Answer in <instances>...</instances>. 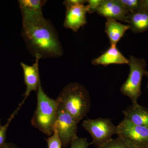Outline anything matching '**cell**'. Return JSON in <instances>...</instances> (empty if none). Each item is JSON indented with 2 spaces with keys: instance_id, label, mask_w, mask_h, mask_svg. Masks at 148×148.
<instances>
[{
  "instance_id": "obj_1",
  "label": "cell",
  "mask_w": 148,
  "mask_h": 148,
  "mask_svg": "<svg viewBox=\"0 0 148 148\" xmlns=\"http://www.w3.org/2000/svg\"><path fill=\"white\" fill-rule=\"evenodd\" d=\"M21 36L30 53L41 59L60 57L64 53L58 34L43 14L22 19Z\"/></svg>"
},
{
  "instance_id": "obj_2",
  "label": "cell",
  "mask_w": 148,
  "mask_h": 148,
  "mask_svg": "<svg viewBox=\"0 0 148 148\" xmlns=\"http://www.w3.org/2000/svg\"><path fill=\"white\" fill-rule=\"evenodd\" d=\"M56 100L58 107L71 115L78 123L86 116L91 106L88 91L77 82L67 85Z\"/></svg>"
},
{
  "instance_id": "obj_3",
  "label": "cell",
  "mask_w": 148,
  "mask_h": 148,
  "mask_svg": "<svg viewBox=\"0 0 148 148\" xmlns=\"http://www.w3.org/2000/svg\"><path fill=\"white\" fill-rule=\"evenodd\" d=\"M37 106L32 119L34 127L47 136L53 134L58 106L57 101L46 94L40 83L37 92Z\"/></svg>"
},
{
  "instance_id": "obj_4",
  "label": "cell",
  "mask_w": 148,
  "mask_h": 148,
  "mask_svg": "<svg viewBox=\"0 0 148 148\" xmlns=\"http://www.w3.org/2000/svg\"><path fill=\"white\" fill-rule=\"evenodd\" d=\"M130 71L127 80L121 88V92L127 96L132 101V105L138 106V100L142 94L141 84L146 71L147 62L144 58L130 56L128 59Z\"/></svg>"
},
{
  "instance_id": "obj_5",
  "label": "cell",
  "mask_w": 148,
  "mask_h": 148,
  "mask_svg": "<svg viewBox=\"0 0 148 148\" xmlns=\"http://www.w3.org/2000/svg\"><path fill=\"white\" fill-rule=\"evenodd\" d=\"M82 126L90 133L92 139L91 144L97 148L102 147L117 134V127L109 118L85 120L83 122Z\"/></svg>"
},
{
  "instance_id": "obj_6",
  "label": "cell",
  "mask_w": 148,
  "mask_h": 148,
  "mask_svg": "<svg viewBox=\"0 0 148 148\" xmlns=\"http://www.w3.org/2000/svg\"><path fill=\"white\" fill-rule=\"evenodd\" d=\"M118 137L129 148H148V129L124 119L117 125Z\"/></svg>"
},
{
  "instance_id": "obj_7",
  "label": "cell",
  "mask_w": 148,
  "mask_h": 148,
  "mask_svg": "<svg viewBox=\"0 0 148 148\" xmlns=\"http://www.w3.org/2000/svg\"><path fill=\"white\" fill-rule=\"evenodd\" d=\"M77 124L71 115L58 107L53 130H56L58 132L63 147L71 145L73 141L78 138Z\"/></svg>"
},
{
  "instance_id": "obj_8",
  "label": "cell",
  "mask_w": 148,
  "mask_h": 148,
  "mask_svg": "<svg viewBox=\"0 0 148 148\" xmlns=\"http://www.w3.org/2000/svg\"><path fill=\"white\" fill-rule=\"evenodd\" d=\"M35 63L32 66L21 62L20 65L24 72V82L27 86L26 91L23 96L24 100L21 102L24 104L25 100L28 98L32 91L37 92L39 85L40 82L39 71V61L41 59L38 56L36 57Z\"/></svg>"
},
{
  "instance_id": "obj_9",
  "label": "cell",
  "mask_w": 148,
  "mask_h": 148,
  "mask_svg": "<svg viewBox=\"0 0 148 148\" xmlns=\"http://www.w3.org/2000/svg\"><path fill=\"white\" fill-rule=\"evenodd\" d=\"M66 17L64 26L77 32L80 28L87 24L86 15L87 7L85 5H78L66 8Z\"/></svg>"
},
{
  "instance_id": "obj_10",
  "label": "cell",
  "mask_w": 148,
  "mask_h": 148,
  "mask_svg": "<svg viewBox=\"0 0 148 148\" xmlns=\"http://www.w3.org/2000/svg\"><path fill=\"white\" fill-rule=\"evenodd\" d=\"M97 12L106 18L127 23L129 13L125 10L118 0H103Z\"/></svg>"
},
{
  "instance_id": "obj_11",
  "label": "cell",
  "mask_w": 148,
  "mask_h": 148,
  "mask_svg": "<svg viewBox=\"0 0 148 148\" xmlns=\"http://www.w3.org/2000/svg\"><path fill=\"white\" fill-rule=\"evenodd\" d=\"M92 64L95 66H104L111 64H128V59L125 57L118 49L116 45H111L103 54L92 59Z\"/></svg>"
},
{
  "instance_id": "obj_12",
  "label": "cell",
  "mask_w": 148,
  "mask_h": 148,
  "mask_svg": "<svg viewBox=\"0 0 148 148\" xmlns=\"http://www.w3.org/2000/svg\"><path fill=\"white\" fill-rule=\"evenodd\" d=\"M124 118L133 124L148 129V108L138 105H131L123 111Z\"/></svg>"
},
{
  "instance_id": "obj_13",
  "label": "cell",
  "mask_w": 148,
  "mask_h": 148,
  "mask_svg": "<svg viewBox=\"0 0 148 148\" xmlns=\"http://www.w3.org/2000/svg\"><path fill=\"white\" fill-rule=\"evenodd\" d=\"M129 29L128 24H121L114 19L106 18L105 32L108 37L111 45H116Z\"/></svg>"
},
{
  "instance_id": "obj_14",
  "label": "cell",
  "mask_w": 148,
  "mask_h": 148,
  "mask_svg": "<svg viewBox=\"0 0 148 148\" xmlns=\"http://www.w3.org/2000/svg\"><path fill=\"white\" fill-rule=\"evenodd\" d=\"M127 24L129 29L135 34L147 32L148 31V12L129 13Z\"/></svg>"
},
{
  "instance_id": "obj_15",
  "label": "cell",
  "mask_w": 148,
  "mask_h": 148,
  "mask_svg": "<svg viewBox=\"0 0 148 148\" xmlns=\"http://www.w3.org/2000/svg\"><path fill=\"white\" fill-rule=\"evenodd\" d=\"M46 2L43 0L18 1L22 18L42 14V7Z\"/></svg>"
},
{
  "instance_id": "obj_16",
  "label": "cell",
  "mask_w": 148,
  "mask_h": 148,
  "mask_svg": "<svg viewBox=\"0 0 148 148\" xmlns=\"http://www.w3.org/2000/svg\"><path fill=\"white\" fill-rule=\"evenodd\" d=\"M23 105L21 103L19 104L18 108L13 112V113L10 116L8 119L6 123L4 125L1 126L0 127V148L2 147L6 143V132L7 131L9 125L10 124L11 122L13 119L14 118L17 114L18 111L20 110L21 106Z\"/></svg>"
},
{
  "instance_id": "obj_17",
  "label": "cell",
  "mask_w": 148,
  "mask_h": 148,
  "mask_svg": "<svg viewBox=\"0 0 148 148\" xmlns=\"http://www.w3.org/2000/svg\"><path fill=\"white\" fill-rule=\"evenodd\" d=\"M125 10L129 13L138 12L140 0H118Z\"/></svg>"
},
{
  "instance_id": "obj_18",
  "label": "cell",
  "mask_w": 148,
  "mask_h": 148,
  "mask_svg": "<svg viewBox=\"0 0 148 148\" xmlns=\"http://www.w3.org/2000/svg\"><path fill=\"white\" fill-rule=\"evenodd\" d=\"M48 148H61L62 144L56 130L53 129V135L45 139Z\"/></svg>"
},
{
  "instance_id": "obj_19",
  "label": "cell",
  "mask_w": 148,
  "mask_h": 148,
  "mask_svg": "<svg viewBox=\"0 0 148 148\" xmlns=\"http://www.w3.org/2000/svg\"><path fill=\"white\" fill-rule=\"evenodd\" d=\"M101 148H129L119 137L112 139Z\"/></svg>"
},
{
  "instance_id": "obj_20",
  "label": "cell",
  "mask_w": 148,
  "mask_h": 148,
  "mask_svg": "<svg viewBox=\"0 0 148 148\" xmlns=\"http://www.w3.org/2000/svg\"><path fill=\"white\" fill-rule=\"evenodd\" d=\"M91 144L88 142L87 138L78 137L73 141L70 148H88Z\"/></svg>"
},
{
  "instance_id": "obj_21",
  "label": "cell",
  "mask_w": 148,
  "mask_h": 148,
  "mask_svg": "<svg viewBox=\"0 0 148 148\" xmlns=\"http://www.w3.org/2000/svg\"><path fill=\"white\" fill-rule=\"evenodd\" d=\"M103 0H87L88 12L91 14L97 12Z\"/></svg>"
},
{
  "instance_id": "obj_22",
  "label": "cell",
  "mask_w": 148,
  "mask_h": 148,
  "mask_svg": "<svg viewBox=\"0 0 148 148\" xmlns=\"http://www.w3.org/2000/svg\"><path fill=\"white\" fill-rule=\"evenodd\" d=\"M86 3H87V0H66L63 4L67 8L78 5H85Z\"/></svg>"
},
{
  "instance_id": "obj_23",
  "label": "cell",
  "mask_w": 148,
  "mask_h": 148,
  "mask_svg": "<svg viewBox=\"0 0 148 148\" xmlns=\"http://www.w3.org/2000/svg\"><path fill=\"white\" fill-rule=\"evenodd\" d=\"M138 12H148V0H140V7Z\"/></svg>"
},
{
  "instance_id": "obj_24",
  "label": "cell",
  "mask_w": 148,
  "mask_h": 148,
  "mask_svg": "<svg viewBox=\"0 0 148 148\" xmlns=\"http://www.w3.org/2000/svg\"><path fill=\"white\" fill-rule=\"evenodd\" d=\"M1 148H18V147L13 143H6Z\"/></svg>"
},
{
  "instance_id": "obj_25",
  "label": "cell",
  "mask_w": 148,
  "mask_h": 148,
  "mask_svg": "<svg viewBox=\"0 0 148 148\" xmlns=\"http://www.w3.org/2000/svg\"><path fill=\"white\" fill-rule=\"evenodd\" d=\"M145 76H146V77H147L148 79V71H146L145 72ZM147 89H148V83L147 85Z\"/></svg>"
},
{
  "instance_id": "obj_26",
  "label": "cell",
  "mask_w": 148,
  "mask_h": 148,
  "mask_svg": "<svg viewBox=\"0 0 148 148\" xmlns=\"http://www.w3.org/2000/svg\"><path fill=\"white\" fill-rule=\"evenodd\" d=\"M1 126H2L1 125V119H0V127H1Z\"/></svg>"
}]
</instances>
